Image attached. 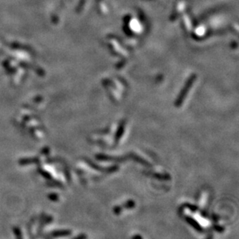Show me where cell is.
I'll return each instance as SVG.
<instances>
[{"instance_id": "6da1fadb", "label": "cell", "mask_w": 239, "mask_h": 239, "mask_svg": "<svg viewBox=\"0 0 239 239\" xmlns=\"http://www.w3.org/2000/svg\"><path fill=\"white\" fill-rule=\"evenodd\" d=\"M123 130H124V125H121L119 127V128H118V135H117V137H116V139L117 141H118V139H119V138L121 137L122 136V133H123Z\"/></svg>"}]
</instances>
